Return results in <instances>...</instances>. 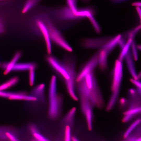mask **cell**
Returning a JSON list of instances; mask_svg holds the SVG:
<instances>
[{
	"mask_svg": "<svg viewBox=\"0 0 141 141\" xmlns=\"http://www.w3.org/2000/svg\"><path fill=\"white\" fill-rule=\"evenodd\" d=\"M45 58L49 65L63 80L68 92L74 91L76 76L75 70L68 68L62 61L53 56L48 55Z\"/></svg>",
	"mask_w": 141,
	"mask_h": 141,
	"instance_id": "1",
	"label": "cell"
},
{
	"mask_svg": "<svg viewBox=\"0 0 141 141\" xmlns=\"http://www.w3.org/2000/svg\"><path fill=\"white\" fill-rule=\"evenodd\" d=\"M57 78L53 75L50 81L48 92V115L51 119L59 116L62 107V97L57 93Z\"/></svg>",
	"mask_w": 141,
	"mask_h": 141,
	"instance_id": "2",
	"label": "cell"
},
{
	"mask_svg": "<svg viewBox=\"0 0 141 141\" xmlns=\"http://www.w3.org/2000/svg\"><path fill=\"white\" fill-rule=\"evenodd\" d=\"M123 70L122 62L116 60L112 72L111 94L106 107V110L108 111L112 110L118 99L122 80Z\"/></svg>",
	"mask_w": 141,
	"mask_h": 141,
	"instance_id": "3",
	"label": "cell"
},
{
	"mask_svg": "<svg viewBox=\"0 0 141 141\" xmlns=\"http://www.w3.org/2000/svg\"><path fill=\"white\" fill-rule=\"evenodd\" d=\"M41 18L46 27L51 40L67 51H72V47L48 17L44 14Z\"/></svg>",
	"mask_w": 141,
	"mask_h": 141,
	"instance_id": "4",
	"label": "cell"
},
{
	"mask_svg": "<svg viewBox=\"0 0 141 141\" xmlns=\"http://www.w3.org/2000/svg\"><path fill=\"white\" fill-rule=\"evenodd\" d=\"M98 52L95 54L84 64L76 75V81L78 82L83 79L88 74L93 72L98 64Z\"/></svg>",
	"mask_w": 141,
	"mask_h": 141,
	"instance_id": "5",
	"label": "cell"
},
{
	"mask_svg": "<svg viewBox=\"0 0 141 141\" xmlns=\"http://www.w3.org/2000/svg\"><path fill=\"white\" fill-rule=\"evenodd\" d=\"M111 38L104 37L95 38H85L81 42V44L85 48L88 49L101 48Z\"/></svg>",
	"mask_w": 141,
	"mask_h": 141,
	"instance_id": "6",
	"label": "cell"
},
{
	"mask_svg": "<svg viewBox=\"0 0 141 141\" xmlns=\"http://www.w3.org/2000/svg\"><path fill=\"white\" fill-rule=\"evenodd\" d=\"M36 23L45 41L47 52L50 55L52 51L51 40L46 27L41 18L37 20Z\"/></svg>",
	"mask_w": 141,
	"mask_h": 141,
	"instance_id": "7",
	"label": "cell"
},
{
	"mask_svg": "<svg viewBox=\"0 0 141 141\" xmlns=\"http://www.w3.org/2000/svg\"><path fill=\"white\" fill-rule=\"evenodd\" d=\"M80 107L88 128L89 130H91L93 127V107L89 103H84L80 104Z\"/></svg>",
	"mask_w": 141,
	"mask_h": 141,
	"instance_id": "8",
	"label": "cell"
},
{
	"mask_svg": "<svg viewBox=\"0 0 141 141\" xmlns=\"http://www.w3.org/2000/svg\"><path fill=\"white\" fill-rule=\"evenodd\" d=\"M125 58L128 70L132 78L138 80V73L137 72L132 56L130 50Z\"/></svg>",
	"mask_w": 141,
	"mask_h": 141,
	"instance_id": "9",
	"label": "cell"
},
{
	"mask_svg": "<svg viewBox=\"0 0 141 141\" xmlns=\"http://www.w3.org/2000/svg\"><path fill=\"white\" fill-rule=\"evenodd\" d=\"M45 87L44 84H40L34 88L31 94L37 98V101H39L43 104L45 102Z\"/></svg>",
	"mask_w": 141,
	"mask_h": 141,
	"instance_id": "10",
	"label": "cell"
},
{
	"mask_svg": "<svg viewBox=\"0 0 141 141\" xmlns=\"http://www.w3.org/2000/svg\"><path fill=\"white\" fill-rule=\"evenodd\" d=\"M141 107L127 109L124 113L122 121L127 122L140 113Z\"/></svg>",
	"mask_w": 141,
	"mask_h": 141,
	"instance_id": "11",
	"label": "cell"
},
{
	"mask_svg": "<svg viewBox=\"0 0 141 141\" xmlns=\"http://www.w3.org/2000/svg\"><path fill=\"white\" fill-rule=\"evenodd\" d=\"M109 54L105 50L101 49L98 51V64L102 71L106 70L108 67V55Z\"/></svg>",
	"mask_w": 141,
	"mask_h": 141,
	"instance_id": "12",
	"label": "cell"
},
{
	"mask_svg": "<svg viewBox=\"0 0 141 141\" xmlns=\"http://www.w3.org/2000/svg\"><path fill=\"white\" fill-rule=\"evenodd\" d=\"M9 99L14 100H25L29 101H36L37 98L31 95H27L24 92H15L11 96Z\"/></svg>",
	"mask_w": 141,
	"mask_h": 141,
	"instance_id": "13",
	"label": "cell"
},
{
	"mask_svg": "<svg viewBox=\"0 0 141 141\" xmlns=\"http://www.w3.org/2000/svg\"><path fill=\"white\" fill-rule=\"evenodd\" d=\"M121 37V35L119 34L115 37L111 38L101 49L104 50L109 54L118 44V42Z\"/></svg>",
	"mask_w": 141,
	"mask_h": 141,
	"instance_id": "14",
	"label": "cell"
},
{
	"mask_svg": "<svg viewBox=\"0 0 141 141\" xmlns=\"http://www.w3.org/2000/svg\"><path fill=\"white\" fill-rule=\"evenodd\" d=\"M36 65L32 62H17L14 67L12 71H29L32 68H36Z\"/></svg>",
	"mask_w": 141,
	"mask_h": 141,
	"instance_id": "15",
	"label": "cell"
},
{
	"mask_svg": "<svg viewBox=\"0 0 141 141\" xmlns=\"http://www.w3.org/2000/svg\"><path fill=\"white\" fill-rule=\"evenodd\" d=\"M21 55L20 52H17L15 54L11 60L10 62H7V67L4 72V74H7L12 71L14 67L18 62Z\"/></svg>",
	"mask_w": 141,
	"mask_h": 141,
	"instance_id": "16",
	"label": "cell"
},
{
	"mask_svg": "<svg viewBox=\"0 0 141 141\" xmlns=\"http://www.w3.org/2000/svg\"><path fill=\"white\" fill-rule=\"evenodd\" d=\"M76 108L73 107L70 109L63 118V121L66 125H70L73 124L75 114Z\"/></svg>",
	"mask_w": 141,
	"mask_h": 141,
	"instance_id": "17",
	"label": "cell"
},
{
	"mask_svg": "<svg viewBox=\"0 0 141 141\" xmlns=\"http://www.w3.org/2000/svg\"><path fill=\"white\" fill-rule=\"evenodd\" d=\"M140 123V119L138 118L133 121L125 132L123 137L126 138L130 135L138 127Z\"/></svg>",
	"mask_w": 141,
	"mask_h": 141,
	"instance_id": "18",
	"label": "cell"
},
{
	"mask_svg": "<svg viewBox=\"0 0 141 141\" xmlns=\"http://www.w3.org/2000/svg\"><path fill=\"white\" fill-rule=\"evenodd\" d=\"M19 79L17 77H13L0 85V90L5 91L16 84Z\"/></svg>",
	"mask_w": 141,
	"mask_h": 141,
	"instance_id": "19",
	"label": "cell"
},
{
	"mask_svg": "<svg viewBox=\"0 0 141 141\" xmlns=\"http://www.w3.org/2000/svg\"><path fill=\"white\" fill-rule=\"evenodd\" d=\"M132 40L129 39L121 51L119 56L118 60L122 61L125 58V56L130 50V47Z\"/></svg>",
	"mask_w": 141,
	"mask_h": 141,
	"instance_id": "20",
	"label": "cell"
},
{
	"mask_svg": "<svg viewBox=\"0 0 141 141\" xmlns=\"http://www.w3.org/2000/svg\"><path fill=\"white\" fill-rule=\"evenodd\" d=\"M39 0H27L23 8L22 12L25 13L30 9Z\"/></svg>",
	"mask_w": 141,
	"mask_h": 141,
	"instance_id": "21",
	"label": "cell"
},
{
	"mask_svg": "<svg viewBox=\"0 0 141 141\" xmlns=\"http://www.w3.org/2000/svg\"><path fill=\"white\" fill-rule=\"evenodd\" d=\"M70 126L66 125L64 132V141H72Z\"/></svg>",
	"mask_w": 141,
	"mask_h": 141,
	"instance_id": "22",
	"label": "cell"
},
{
	"mask_svg": "<svg viewBox=\"0 0 141 141\" xmlns=\"http://www.w3.org/2000/svg\"><path fill=\"white\" fill-rule=\"evenodd\" d=\"M131 46L132 54V56H133L134 59L135 61H137L138 58L137 48L135 41L133 39L132 40Z\"/></svg>",
	"mask_w": 141,
	"mask_h": 141,
	"instance_id": "23",
	"label": "cell"
},
{
	"mask_svg": "<svg viewBox=\"0 0 141 141\" xmlns=\"http://www.w3.org/2000/svg\"><path fill=\"white\" fill-rule=\"evenodd\" d=\"M91 23L93 26L96 32L98 33L101 32V28L97 22L93 17L92 15L89 18Z\"/></svg>",
	"mask_w": 141,
	"mask_h": 141,
	"instance_id": "24",
	"label": "cell"
},
{
	"mask_svg": "<svg viewBox=\"0 0 141 141\" xmlns=\"http://www.w3.org/2000/svg\"><path fill=\"white\" fill-rule=\"evenodd\" d=\"M32 134L36 141H51L39 133L38 131Z\"/></svg>",
	"mask_w": 141,
	"mask_h": 141,
	"instance_id": "25",
	"label": "cell"
},
{
	"mask_svg": "<svg viewBox=\"0 0 141 141\" xmlns=\"http://www.w3.org/2000/svg\"><path fill=\"white\" fill-rule=\"evenodd\" d=\"M36 68H32L29 71V80L30 84L33 85L34 83L35 79V70Z\"/></svg>",
	"mask_w": 141,
	"mask_h": 141,
	"instance_id": "26",
	"label": "cell"
},
{
	"mask_svg": "<svg viewBox=\"0 0 141 141\" xmlns=\"http://www.w3.org/2000/svg\"><path fill=\"white\" fill-rule=\"evenodd\" d=\"M140 28L141 26L140 25L129 31L127 35L128 39H131L132 40H133L135 35L140 29Z\"/></svg>",
	"mask_w": 141,
	"mask_h": 141,
	"instance_id": "27",
	"label": "cell"
},
{
	"mask_svg": "<svg viewBox=\"0 0 141 141\" xmlns=\"http://www.w3.org/2000/svg\"><path fill=\"white\" fill-rule=\"evenodd\" d=\"M131 82L136 87V89L139 95H141V84L140 82L138 80H136L133 78L130 79Z\"/></svg>",
	"mask_w": 141,
	"mask_h": 141,
	"instance_id": "28",
	"label": "cell"
},
{
	"mask_svg": "<svg viewBox=\"0 0 141 141\" xmlns=\"http://www.w3.org/2000/svg\"><path fill=\"white\" fill-rule=\"evenodd\" d=\"M5 135L10 141H20L14 135L10 132H6Z\"/></svg>",
	"mask_w": 141,
	"mask_h": 141,
	"instance_id": "29",
	"label": "cell"
},
{
	"mask_svg": "<svg viewBox=\"0 0 141 141\" xmlns=\"http://www.w3.org/2000/svg\"><path fill=\"white\" fill-rule=\"evenodd\" d=\"M15 93L0 90V97L9 98L11 96L13 95Z\"/></svg>",
	"mask_w": 141,
	"mask_h": 141,
	"instance_id": "30",
	"label": "cell"
},
{
	"mask_svg": "<svg viewBox=\"0 0 141 141\" xmlns=\"http://www.w3.org/2000/svg\"><path fill=\"white\" fill-rule=\"evenodd\" d=\"M120 105L122 108H124L127 106L128 100L124 97L121 98L119 101Z\"/></svg>",
	"mask_w": 141,
	"mask_h": 141,
	"instance_id": "31",
	"label": "cell"
},
{
	"mask_svg": "<svg viewBox=\"0 0 141 141\" xmlns=\"http://www.w3.org/2000/svg\"><path fill=\"white\" fill-rule=\"evenodd\" d=\"M126 43L124 39H122L121 37L119 40L118 44L121 50L125 45Z\"/></svg>",
	"mask_w": 141,
	"mask_h": 141,
	"instance_id": "32",
	"label": "cell"
},
{
	"mask_svg": "<svg viewBox=\"0 0 141 141\" xmlns=\"http://www.w3.org/2000/svg\"><path fill=\"white\" fill-rule=\"evenodd\" d=\"M29 130L32 134L38 131L36 126L34 125H31L29 126Z\"/></svg>",
	"mask_w": 141,
	"mask_h": 141,
	"instance_id": "33",
	"label": "cell"
},
{
	"mask_svg": "<svg viewBox=\"0 0 141 141\" xmlns=\"http://www.w3.org/2000/svg\"><path fill=\"white\" fill-rule=\"evenodd\" d=\"M137 11L138 12V14L139 15V17L140 18V21L141 20V11H140V10L139 8H137Z\"/></svg>",
	"mask_w": 141,
	"mask_h": 141,
	"instance_id": "34",
	"label": "cell"
},
{
	"mask_svg": "<svg viewBox=\"0 0 141 141\" xmlns=\"http://www.w3.org/2000/svg\"><path fill=\"white\" fill-rule=\"evenodd\" d=\"M72 141H80L76 137H72Z\"/></svg>",
	"mask_w": 141,
	"mask_h": 141,
	"instance_id": "35",
	"label": "cell"
},
{
	"mask_svg": "<svg viewBox=\"0 0 141 141\" xmlns=\"http://www.w3.org/2000/svg\"><path fill=\"white\" fill-rule=\"evenodd\" d=\"M133 141H141L140 136L138 137L134 140Z\"/></svg>",
	"mask_w": 141,
	"mask_h": 141,
	"instance_id": "36",
	"label": "cell"
},
{
	"mask_svg": "<svg viewBox=\"0 0 141 141\" xmlns=\"http://www.w3.org/2000/svg\"><path fill=\"white\" fill-rule=\"evenodd\" d=\"M133 5H138L139 6L140 5V3L139 2L136 3H134Z\"/></svg>",
	"mask_w": 141,
	"mask_h": 141,
	"instance_id": "37",
	"label": "cell"
},
{
	"mask_svg": "<svg viewBox=\"0 0 141 141\" xmlns=\"http://www.w3.org/2000/svg\"><path fill=\"white\" fill-rule=\"evenodd\" d=\"M137 49H138L140 50H141V46H140V45H137Z\"/></svg>",
	"mask_w": 141,
	"mask_h": 141,
	"instance_id": "38",
	"label": "cell"
},
{
	"mask_svg": "<svg viewBox=\"0 0 141 141\" xmlns=\"http://www.w3.org/2000/svg\"><path fill=\"white\" fill-rule=\"evenodd\" d=\"M32 141H35L34 140H32Z\"/></svg>",
	"mask_w": 141,
	"mask_h": 141,
	"instance_id": "39",
	"label": "cell"
},
{
	"mask_svg": "<svg viewBox=\"0 0 141 141\" xmlns=\"http://www.w3.org/2000/svg\"><path fill=\"white\" fill-rule=\"evenodd\" d=\"M1 64V63L0 61V65Z\"/></svg>",
	"mask_w": 141,
	"mask_h": 141,
	"instance_id": "40",
	"label": "cell"
},
{
	"mask_svg": "<svg viewBox=\"0 0 141 141\" xmlns=\"http://www.w3.org/2000/svg\"></svg>",
	"mask_w": 141,
	"mask_h": 141,
	"instance_id": "41",
	"label": "cell"
}]
</instances>
